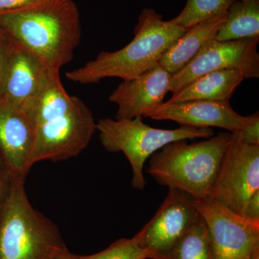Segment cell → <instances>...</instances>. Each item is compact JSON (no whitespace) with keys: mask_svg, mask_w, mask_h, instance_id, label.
<instances>
[{"mask_svg":"<svg viewBox=\"0 0 259 259\" xmlns=\"http://www.w3.org/2000/svg\"><path fill=\"white\" fill-rule=\"evenodd\" d=\"M226 16L227 11L187 28L161 56L158 64L170 74H176L190 62L206 42L215 37Z\"/></svg>","mask_w":259,"mask_h":259,"instance_id":"9a60e30c","label":"cell"},{"mask_svg":"<svg viewBox=\"0 0 259 259\" xmlns=\"http://www.w3.org/2000/svg\"><path fill=\"white\" fill-rule=\"evenodd\" d=\"M172 74L159 64L133 79L123 80L109 100L117 106L115 119L146 117L163 103Z\"/></svg>","mask_w":259,"mask_h":259,"instance_id":"8fae6325","label":"cell"},{"mask_svg":"<svg viewBox=\"0 0 259 259\" xmlns=\"http://www.w3.org/2000/svg\"><path fill=\"white\" fill-rule=\"evenodd\" d=\"M259 191V145L245 144L233 134L209 197L241 215L247 202Z\"/></svg>","mask_w":259,"mask_h":259,"instance_id":"52a82bcc","label":"cell"},{"mask_svg":"<svg viewBox=\"0 0 259 259\" xmlns=\"http://www.w3.org/2000/svg\"><path fill=\"white\" fill-rule=\"evenodd\" d=\"M187 29L163 20L156 10L146 8L139 15L134 37L125 47L102 51L81 67L67 71L73 82L90 84L105 78L133 79L158 65L161 56Z\"/></svg>","mask_w":259,"mask_h":259,"instance_id":"7a4b0ae2","label":"cell"},{"mask_svg":"<svg viewBox=\"0 0 259 259\" xmlns=\"http://www.w3.org/2000/svg\"><path fill=\"white\" fill-rule=\"evenodd\" d=\"M241 216L248 221L259 222V191L247 202Z\"/></svg>","mask_w":259,"mask_h":259,"instance_id":"d4e9b609","label":"cell"},{"mask_svg":"<svg viewBox=\"0 0 259 259\" xmlns=\"http://www.w3.org/2000/svg\"><path fill=\"white\" fill-rule=\"evenodd\" d=\"M248 259H259V246L255 248Z\"/></svg>","mask_w":259,"mask_h":259,"instance_id":"83f0119b","label":"cell"},{"mask_svg":"<svg viewBox=\"0 0 259 259\" xmlns=\"http://www.w3.org/2000/svg\"><path fill=\"white\" fill-rule=\"evenodd\" d=\"M234 0H187L180 14L170 21L186 29L226 12Z\"/></svg>","mask_w":259,"mask_h":259,"instance_id":"ffe728a7","label":"cell"},{"mask_svg":"<svg viewBox=\"0 0 259 259\" xmlns=\"http://www.w3.org/2000/svg\"><path fill=\"white\" fill-rule=\"evenodd\" d=\"M96 131L93 112L76 97L69 111L35 127L30 166L46 160L61 161L77 156L88 147Z\"/></svg>","mask_w":259,"mask_h":259,"instance_id":"8992f818","label":"cell"},{"mask_svg":"<svg viewBox=\"0 0 259 259\" xmlns=\"http://www.w3.org/2000/svg\"><path fill=\"white\" fill-rule=\"evenodd\" d=\"M233 134L245 144L259 145L258 112L250 115V121L244 128Z\"/></svg>","mask_w":259,"mask_h":259,"instance_id":"cb8c5ba5","label":"cell"},{"mask_svg":"<svg viewBox=\"0 0 259 259\" xmlns=\"http://www.w3.org/2000/svg\"><path fill=\"white\" fill-rule=\"evenodd\" d=\"M199 218L192 196L169 188L152 219L134 237L151 259H168L177 243Z\"/></svg>","mask_w":259,"mask_h":259,"instance_id":"9c48e42d","label":"cell"},{"mask_svg":"<svg viewBox=\"0 0 259 259\" xmlns=\"http://www.w3.org/2000/svg\"><path fill=\"white\" fill-rule=\"evenodd\" d=\"M194 204L208 229L214 259H248L259 246V222L248 221L207 197Z\"/></svg>","mask_w":259,"mask_h":259,"instance_id":"30bf717a","label":"cell"},{"mask_svg":"<svg viewBox=\"0 0 259 259\" xmlns=\"http://www.w3.org/2000/svg\"><path fill=\"white\" fill-rule=\"evenodd\" d=\"M16 178L10 167L0 156V210L9 197L13 182Z\"/></svg>","mask_w":259,"mask_h":259,"instance_id":"603a6c76","label":"cell"},{"mask_svg":"<svg viewBox=\"0 0 259 259\" xmlns=\"http://www.w3.org/2000/svg\"><path fill=\"white\" fill-rule=\"evenodd\" d=\"M97 131L107 151L125 155L132 167L131 185L139 190H144L146 187L144 165L153 153L174 141L206 139L214 136L210 127L182 125L173 130L154 128L144 123L143 117L129 120L100 119L97 122Z\"/></svg>","mask_w":259,"mask_h":259,"instance_id":"5b68a950","label":"cell"},{"mask_svg":"<svg viewBox=\"0 0 259 259\" xmlns=\"http://www.w3.org/2000/svg\"><path fill=\"white\" fill-rule=\"evenodd\" d=\"M53 72L56 71L19 48L8 68L1 100L21 106L37 93Z\"/></svg>","mask_w":259,"mask_h":259,"instance_id":"5bb4252c","label":"cell"},{"mask_svg":"<svg viewBox=\"0 0 259 259\" xmlns=\"http://www.w3.org/2000/svg\"><path fill=\"white\" fill-rule=\"evenodd\" d=\"M40 0H0V12L18 9Z\"/></svg>","mask_w":259,"mask_h":259,"instance_id":"484cf974","label":"cell"},{"mask_svg":"<svg viewBox=\"0 0 259 259\" xmlns=\"http://www.w3.org/2000/svg\"><path fill=\"white\" fill-rule=\"evenodd\" d=\"M56 259H78V255L71 253L68 249Z\"/></svg>","mask_w":259,"mask_h":259,"instance_id":"4316f807","label":"cell"},{"mask_svg":"<svg viewBox=\"0 0 259 259\" xmlns=\"http://www.w3.org/2000/svg\"><path fill=\"white\" fill-rule=\"evenodd\" d=\"M259 37L231 40L212 38L188 64L170 80L169 92L176 93L202 75L223 69H237L246 79L259 77Z\"/></svg>","mask_w":259,"mask_h":259,"instance_id":"ba28073f","label":"cell"},{"mask_svg":"<svg viewBox=\"0 0 259 259\" xmlns=\"http://www.w3.org/2000/svg\"><path fill=\"white\" fill-rule=\"evenodd\" d=\"M245 79L244 74L239 70L223 69L211 71L199 76L180 91L174 93L167 102L230 101L235 90Z\"/></svg>","mask_w":259,"mask_h":259,"instance_id":"2e32d148","label":"cell"},{"mask_svg":"<svg viewBox=\"0 0 259 259\" xmlns=\"http://www.w3.org/2000/svg\"><path fill=\"white\" fill-rule=\"evenodd\" d=\"M146 117L175 121L181 125L194 127H221L234 134L244 128L250 121V115L237 113L229 101L192 100L163 102Z\"/></svg>","mask_w":259,"mask_h":259,"instance_id":"7c38bea8","label":"cell"},{"mask_svg":"<svg viewBox=\"0 0 259 259\" xmlns=\"http://www.w3.org/2000/svg\"><path fill=\"white\" fill-rule=\"evenodd\" d=\"M35 126L21 107L0 100V156L13 175L25 180L28 175Z\"/></svg>","mask_w":259,"mask_h":259,"instance_id":"4fadbf2b","label":"cell"},{"mask_svg":"<svg viewBox=\"0 0 259 259\" xmlns=\"http://www.w3.org/2000/svg\"><path fill=\"white\" fill-rule=\"evenodd\" d=\"M75 100L63 86L60 72H53L37 93L19 107L36 127L69 111Z\"/></svg>","mask_w":259,"mask_h":259,"instance_id":"e0dca14e","label":"cell"},{"mask_svg":"<svg viewBox=\"0 0 259 259\" xmlns=\"http://www.w3.org/2000/svg\"><path fill=\"white\" fill-rule=\"evenodd\" d=\"M0 28L56 72L72 60L81 37L79 8L73 0H40L0 12Z\"/></svg>","mask_w":259,"mask_h":259,"instance_id":"6da1fadb","label":"cell"},{"mask_svg":"<svg viewBox=\"0 0 259 259\" xmlns=\"http://www.w3.org/2000/svg\"><path fill=\"white\" fill-rule=\"evenodd\" d=\"M16 178L0 210V259H56L68 250L59 227L29 200Z\"/></svg>","mask_w":259,"mask_h":259,"instance_id":"277c9868","label":"cell"},{"mask_svg":"<svg viewBox=\"0 0 259 259\" xmlns=\"http://www.w3.org/2000/svg\"><path fill=\"white\" fill-rule=\"evenodd\" d=\"M259 37V0H234L214 38L238 40Z\"/></svg>","mask_w":259,"mask_h":259,"instance_id":"ac0fdd59","label":"cell"},{"mask_svg":"<svg viewBox=\"0 0 259 259\" xmlns=\"http://www.w3.org/2000/svg\"><path fill=\"white\" fill-rule=\"evenodd\" d=\"M168 259H214L208 229L201 215L177 243Z\"/></svg>","mask_w":259,"mask_h":259,"instance_id":"d6986e66","label":"cell"},{"mask_svg":"<svg viewBox=\"0 0 259 259\" xmlns=\"http://www.w3.org/2000/svg\"><path fill=\"white\" fill-rule=\"evenodd\" d=\"M18 49L11 37L0 28V100L3 97L8 68Z\"/></svg>","mask_w":259,"mask_h":259,"instance_id":"7402d4cb","label":"cell"},{"mask_svg":"<svg viewBox=\"0 0 259 259\" xmlns=\"http://www.w3.org/2000/svg\"><path fill=\"white\" fill-rule=\"evenodd\" d=\"M78 259H151L136 238H120L105 250L88 255H78Z\"/></svg>","mask_w":259,"mask_h":259,"instance_id":"44dd1931","label":"cell"},{"mask_svg":"<svg viewBox=\"0 0 259 259\" xmlns=\"http://www.w3.org/2000/svg\"><path fill=\"white\" fill-rule=\"evenodd\" d=\"M232 139V133L224 132L191 144L174 141L151 156L147 173L168 189L184 191L195 199L205 198Z\"/></svg>","mask_w":259,"mask_h":259,"instance_id":"3957f363","label":"cell"}]
</instances>
